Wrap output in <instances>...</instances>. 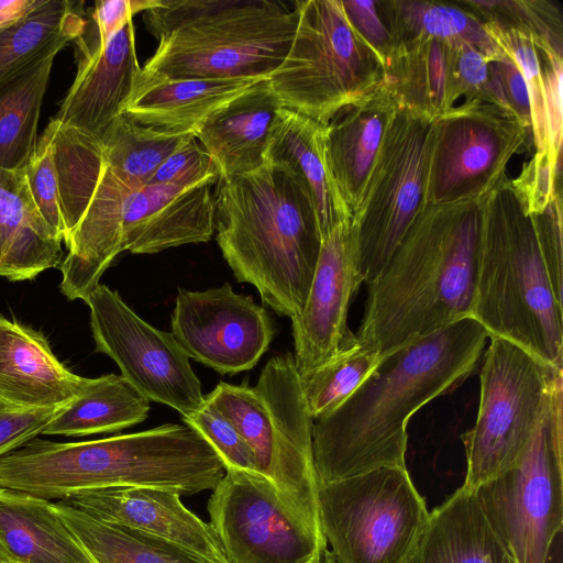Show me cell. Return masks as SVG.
I'll return each mask as SVG.
<instances>
[{
    "mask_svg": "<svg viewBox=\"0 0 563 563\" xmlns=\"http://www.w3.org/2000/svg\"><path fill=\"white\" fill-rule=\"evenodd\" d=\"M53 505L95 563H210L173 543L102 521L63 501Z\"/></svg>",
    "mask_w": 563,
    "mask_h": 563,
    "instance_id": "836d02e7",
    "label": "cell"
},
{
    "mask_svg": "<svg viewBox=\"0 0 563 563\" xmlns=\"http://www.w3.org/2000/svg\"><path fill=\"white\" fill-rule=\"evenodd\" d=\"M81 1L46 0L23 20L0 33V82L44 52L79 37L87 20Z\"/></svg>",
    "mask_w": 563,
    "mask_h": 563,
    "instance_id": "e575fe53",
    "label": "cell"
},
{
    "mask_svg": "<svg viewBox=\"0 0 563 563\" xmlns=\"http://www.w3.org/2000/svg\"><path fill=\"white\" fill-rule=\"evenodd\" d=\"M0 563H11V562H7V561H3V560H0Z\"/></svg>",
    "mask_w": 563,
    "mask_h": 563,
    "instance_id": "db71d44e",
    "label": "cell"
},
{
    "mask_svg": "<svg viewBox=\"0 0 563 563\" xmlns=\"http://www.w3.org/2000/svg\"><path fill=\"white\" fill-rule=\"evenodd\" d=\"M219 454L227 468L260 474L254 454L238 429L216 407L205 400L191 416L183 419Z\"/></svg>",
    "mask_w": 563,
    "mask_h": 563,
    "instance_id": "b9f144b4",
    "label": "cell"
},
{
    "mask_svg": "<svg viewBox=\"0 0 563 563\" xmlns=\"http://www.w3.org/2000/svg\"><path fill=\"white\" fill-rule=\"evenodd\" d=\"M207 509L231 563H320L327 550L323 533L261 474L227 468Z\"/></svg>",
    "mask_w": 563,
    "mask_h": 563,
    "instance_id": "9a60e30c",
    "label": "cell"
},
{
    "mask_svg": "<svg viewBox=\"0 0 563 563\" xmlns=\"http://www.w3.org/2000/svg\"><path fill=\"white\" fill-rule=\"evenodd\" d=\"M216 185V240L236 280L253 285L277 314L297 317L321 246L305 181L286 163L265 162Z\"/></svg>",
    "mask_w": 563,
    "mask_h": 563,
    "instance_id": "3957f363",
    "label": "cell"
},
{
    "mask_svg": "<svg viewBox=\"0 0 563 563\" xmlns=\"http://www.w3.org/2000/svg\"><path fill=\"white\" fill-rule=\"evenodd\" d=\"M350 222L339 223L321 234L307 300L301 312L291 319L292 355L300 377L330 360L354 336L347 328V312L363 278Z\"/></svg>",
    "mask_w": 563,
    "mask_h": 563,
    "instance_id": "ac0fdd59",
    "label": "cell"
},
{
    "mask_svg": "<svg viewBox=\"0 0 563 563\" xmlns=\"http://www.w3.org/2000/svg\"><path fill=\"white\" fill-rule=\"evenodd\" d=\"M298 19L282 64L267 77L280 108L327 125L380 85L383 59L350 23L341 0L295 1Z\"/></svg>",
    "mask_w": 563,
    "mask_h": 563,
    "instance_id": "ba28073f",
    "label": "cell"
},
{
    "mask_svg": "<svg viewBox=\"0 0 563 563\" xmlns=\"http://www.w3.org/2000/svg\"><path fill=\"white\" fill-rule=\"evenodd\" d=\"M62 242L41 216L24 169L0 167V276L30 280L59 266Z\"/></svg>",
    "mask_w": 563,
    "mask_h": 563,
    "instance_id": "484cf974",
    "label": "cell"
},
{
    "mask_svg": "<svg viewBox=\"0 0 563 563\" xmlns=\"http://www.w3.org/2000/svg\"><path fill=\"white\" fill-rule=\"evenodd\" d=\"M64 47H51L0 82V167L24 169L31 158L54 59Z\"/></svg>",
    "mask_w": 563,
    "mask_h": 563,
    "instance_id": "d6a6232c",
    "label": "cell"
},
{
    "mask_svg": "<svg viewBox=\"0 0 563 563\" xmlns=\"http://www.w3.org/2000/svg\"><path fill=\"white\" fill-rule=\"evenodd\" d=\"M560 168L555 167L547 152H536L521 168L511 184L531 214L545 211L560 194Z\"/></svg>",
    "mask_w": 563,
    "mask_h": 563,
    "instance_id": "f6af8a7d",
    "label": "cell"
},
{
    "mask_svg": "<svg viewBox=\"0 0 563 563\" xmlns=\"http://www.w3.org/2000/svg\"><path fill=\"white\" fill-rule=\"evenodd\" d=\"M451 79L455 100L461 97L478 99L509 111L493 62L477 48L466 44L452 45Z\"/></svg>",
    "mask_w": 563,
    "mask_h": 563,
    "instance_id": "ab89813d",
    "label": "cell"
},
{
    "mask_svg": "<svg viewBox=\"0 0 563 563\" xmlns=\"http://www.w3.org/2000/svg\"><path fill=\"white\" fill-rule=\"evenodd\" d=\"M51 121L67 247L59 288L68 300L85 301L123 252L124 217L137 187L106 166L95 139Z\"/></svg>",
    "mask_w": 563,
    "mask_h": 563,
    "instance_id": "9c48e42d",
    "label": "cell"
},
{
    "mask_svg": "<svg viewBox=\"0 0 563 563\" xmlns=\"http://www.w3.org/2000/svg\"><path fill=\"white\" fill-rule=\"evenodd\" d=\"M562 378L563 371L523 347L489 336L476 421L461 435L467 463L463 488L474 493L517 462Z\"/></svg>",
    "mask_w": 563,
    "mask_h": 563,
    "instance_id": "7c38bea8",
    "label": "cell"
},
{
    "mask_svg": "<svg viewBox=\"0 0 563 563\" xmlns=\"http://www.w3.org/2000/svg\"><path fill=\"white\" fill-rule=\"evenodd\" d=\"M324 130L323 124L279 108L269 128L265 150V162L286 163L305 181L317 210L321 234L352 218L327 162Z\"/></svg>",
    "mask_w": 563,
    "mask_h": 563,
    "instance_id": "83f0119b",
    "label": "cell"
},
{
    "mask_svg": "<svg viewBox=\"0 0 563 563\" xmlns=\"http://www.w3.org/2000/svg\"><path fill=\"white\" fill-rule=\"evenodd\" d=\"M46 0H0V33L23 20Z\"/></svg>",
    "mask_w": 563,
    "mask_h": 563,
    "instance_id": "f907efd6",
    "label": "cell"
},
{
    "mask_svg": "<svg viewBox=\"0 0 563 563\" xmlns=\"http://www.w3.org/2000/svg\"><path fill=\"white\" fill-rule=\"evenodd\" d=\"M376 3L391 47L439 40L450 45H471L489 62L503 54L484 23L459 2L379 0Z\"/></svg>",
    "mask_w": 563,
    "mask_h": 563,
    "instance_id": "4dcf8cb0",
    "label": "cell"
},
{
    "mask_svg": "<svg viewBox=\"0 0 563 563\" xmlns=\"http://www.w3.org/2000/svg\"><path fill=\"white\" fill-rule=\"evenodd\" d=\"M398 109L379 85L341 108L324 130L325 157L351 213L357 208L384 137Z\"/></svg>",
    "mask_w": 563,
    "mask_h": 563,
    "instance_id": "cb8c5ba5",
    "label": "cell"
},
{
    "mask_svg": "<svg viewBox=\"0 0 563 563\" xmlns=\"http://www.w3.org/2000/svg\"><path fill=\"white\" fill-rule=\"evenodd\" d=\"M540 52V51H539ZM541 62L543 69L548 123V148L552 163L560 168L562 148V58L547 56L542 52Z\"/></svg>",
    "mask_w": 563,
    "mask_h": 563,
    "instance_id": "bcb514c9",
    "label": "cell"
},
{
    "mask_svg": "<svg viewBox=\"0 0 563 563\" xmlns=\"http://www.w3.org/2000/svg\"><path fill=\"white\" fill-rule=\"evenodd\" d=\"M297 19L280 1L161 0L144 16L158 46L143 67L169 78H267Z\"/></svg>",
    "mask_w": 563,
    "mask_h": 563,
    "instance_id": "8992f818",
    "label": "cell"
},
{
    "mask_svg": "<svg viewBox=\"0 0 563 563\" xmlns=\"http://www.w3.org/2000/svg\"><path fill=\"white\" fill-rule=\"evenodd\" d=\"M85 302L96 351L111 357L145 398L170 407L183 419L203 405L200 380L170 332L147 323L106 285L99 284Z\"/></svg>",
    "mask_w": 563,
    "mask_h": 563,
    "instance_id": "2e32d148",
    "label": "cell"
},
{
    "mask_svg": "<svg viewBox=\"0 0 563 563\" xmlns=\"http://www.w3.org/2000/svg\"><path fill=\"white\" fill-rule=\"evenodd\" d=\"M194 136L146 126L120 113L96 141L106 166L128 184L141 187Z\"/></svg>",
    "mask_w": 563,
    "mask_h": 563,
    "instance_id": "d590c367",
    "label": "cell"
},
{
    "mask_svg": "<svg viewBox=\"0 0 563 563\" xmlns=\"http://www.w3.org/2000/svg\"><path fill=\"white\" fill-rule=\"evenodd\" d=\"M432 120L397 111L353 211L350 232L363 282L385 267L424 208L428 140Z\"/></svg>",
    "mask_w": 563,
    "mask_h": 563,
    "instance_id": "4fadbf2b",
    "label": "cell"
},
{
    "mask_svg": "<svg viewBox=\"0 0 563 563\" xmlns=\"http://www.w3.org/2000/svg\"><path fill=\"white\" fill-rule=\"evenodd\" d=\"M260 80L169 78L141 67L122 113L146 126L196 136L216 110Z\"/></svg>",
    "mask_w": 563,
    "mask_h": 563,
    "instance_id": "603a6c76",
    "label": "cell"
},
{
    "mask_svg": "<svg viewBox=\"0 0 563 563\" xmlns=\"http://www.w3.org/2000/svg\"><path fill=\"white\" fill-rule=\"evenodd\" d=\"M170 333L189 358L236 374L258 363L274 327L263 307L225 283L203 291L178 288Z\"/></svg>",
    "mask_w": 563,
    "mask_h": 563,
    "instance_id": "e0dca14e",
    "label": "cell"
},
{
    "mask_svg": "<svg viewBox=\"0 0 563 563\" xmlns=\"http://www.w3.org/2000/svg\"><path fill=\"white\" fill-rule=\"evenodd\" d=\"M0 560L95 563L53 503L7 487H0Z\"/></svg>",
    "mask_w": 563,
    "mask_h": 563,
    "instance_id": "4316f807",
    "label": "cell"
},
{
    "mask_svg": "<svg viewBox=\"0 0 563 563\" xmlns=\"http://www.w3.org/2000/svg\"><path fill=\"white\" fill-rule=\"evenodd\" d=\"M482 199L424 206L367 284L361 342L384 355L472 316Z\"/></svg>",
    "mask_w": 563,
    "mask_h": 563,
    "instance_id": "7a4b0ae2",
    "label": "cell"
},
{
    "mask_svg": "<svg viewBox=\"0 0 563 563\" xmlns=\"http://www.w3.org/2000/svg\"><path fill=\"white\" fill-rule=\"evenodd\" d=\"M342 5L352 26L384 63L385 56L391 48V40L380 18L376 1L344 0Z\"/></svg>",
    "mask_w": 563,
    "mask_h": 563,
    "instance_id": "c3c4849f",
    "label": "cell"
},
{
    "mask_svg": "<svg viewBox=\"0 0 563 563\" xmlns=\"http://www.w3.org/2000/svg\"><path fill=\"white\" fill-rule=\"evenodd\" d=\"M60 501L102 521L173 543L210 563H231L209 522L185 507L176 490L108 487L77 493Z\"/></svg>",
    "mask_w": 563,
    "mask_h": 563,
    "instance_id": "d6986e66",
    "label": "cell"
},
{
    "mask_svg": "<svg viewBox=\"0 0 563 563\" xmlns=\"http://www.w3.org/2000/svg\"><path fill=\"white\" fill-rule=\"evenodd\" d=\"M81 376L54 355L45 336L0 314V400L23 410H56L78 393Z\"/></svg>",
    "mask_w": 563,
    "mask_h": 563,
    "instance_id": "7402d4cb",
    "label": "cell"
},
{
    "mask_svg": "<svg viewBox=\"0 0 563 563\" xmlns=\"http://www.w3.org/2000/svg\"><path fill=\"white\" fill-rule=\"evenodd\" d=\"M482 22L514 30L532 40L547 56L562 58L563 16L560 7L549 0H462Z\"/></svg>",
    "mask_w": 563,
    "mask_h": 563,
    "instance_id": "74e56055",
    "label": "cell"
},
{
    "mask_svg": "<svg viewBox=\"0 0 563 563\" xmlns=\"http://www.w3.org/2000/svg\"><path fill=\"white\" fill-rule=\"evenodd\" d=\"M507 551L462 486L430 514L408 563H504Z\"/></svg>",
    "mask_w": 563,
    "mask_h": 563,
    "instance_id": "f1b7e54d",
    "label": "cell"
},
{
    "mask_svg": "<svg viewBox=\"0 0 563 563\" xmlns=\"http://www.w3.org/2000/svg\"><path fill=\"white\" fill-rule=\"evenodd\" d=\"M318 504L336 563H408L430 514L400 466L319 484Z\"/></svg>",
    "mask_w": 563,
    "mask_h": 563,
    "instance_id": "8fae6325",
    "label": "cell"
},
{
    "mask_svg": "<svg viewBox=\"0 0 563 563\" xmlns=\"http://www.w3.org/2000/svg\"><path fill=\"white\" fill-rule=\"evenodd\" d=\"M322 558H323V560L320 563H336L332 552L329 550L324 551Z\"/></svg>",
    "mask_w": 563,
    "mask_h": 563,
    "instance_id": "816d5d0a",
    "label": "cell"
},
{
    "mask_svg": "<svg viewBox=\"0 0 563 563\" xmlns=\"http://www.w3.org/2000/svg\"><path fill=\"white\" fill-rule=\"evenodd\" d=\"M504 563H516V562L514 561V559L507 552V554L505 556V560H504Z\"/></svg>",
    "mask_w": 563,
    "mask_h": 563,
    "instance_id": "f5cc1de1",
    "label": "cell"
},
{
    "mask_svg": "<svg viewBox=\"0 0 563 563\" xmlns=\"http://www.w3.org/2000/svg\"><path fill=\"white\" fill-rule=\"evenodd\" d=\"M32 198L47 224L63 239V219L54 158L53 123L49 120L37 139L35 150L25 168Z\"/></svg>",
    "mask_w": 563,
    "mask_h": 563,
    "instance_id": "60d3db41",
    "label": "cell"
},
{
    "mask_svg": "<svg viewBox=\"0 0 563 563\" xmlns=\"http://www.w3.org/2000/svg\"><path fill=\"white\" fill-rule=\"evenodd\" d=\"M140 69L130 21L102 49L77 62L75 80L53 119L98 140L122 113Z\"/></svg>",
    "mask_w": 563,
    "mask_h": 563,
    "instance_id": "44dd1931",
    "label": "cell"
},
{
    "mask_svg": "<svg viewBox=\"0 0 563 563\" xmlns=\"http://www.w3.org/2000/svg\"><path fill=\"white\" fill-rule=\"evenodd\" d=\"M161 0H106L96 1L91 22L85 29L76 44V60L80 62L102 49L132 16L141 11L157 7Z\"/></svg>",
    "mask_w": 563,
    "mask_h": 563,
    "instance_id": "7bdbcfd3",
    "label": "cell"
},
{
    "mask_svg": "<svg viewBox=\"0 0 563 563\" xmlns=\"http://www.w3.org/2000/svg\"><path fill=\"white\" fill-rule=\"evenodd\" d=\"M150 400L121 375L82 378L77 395L55 410L42 434L85 437L114 432L143 422Z\"/></svg>",
    "mask_w": 563,
    "mask_h": 563,
    "instance_id": "1f68e13d",
    "label": "cell"
},
{
    "mask_svg": "<svg viewBox=\"0 0 563 563\" xmlns=\"http://www.w3.org/2000/svg\"><path fill=\"white\" fill-rule=\"evenodd\" d=\"M562 303L544 260L538 216L526 210L505 175L482 199L471 318L488 338L511 341L563 371Z\"/></svg>",
    "mask_w": 563,
    "mask_h": 563,
    "instance_id": "5b68a950",
    "label": "cell"
},
{
    "mask_svg": "<svg viewBox=\"0 0 563 563\" xmlns=\"http://www.w3.org/2000/svg\"><path fill=\"white\" fill-rule=\"evenodd\" d=\"M382 357L378 349L361 342L354 334L330 360L300 377L313 421L350 397L376 368Z\"/></svg>",
    "mask_w": 563,
    "mask_h": 563,
    "instance_id": "8d00e7d4",
    "label": "cell"
},
{
    "mask_svg": "<svg viewBox=\"0 0 563 563\" xmlns=\"http://www.w3.org/2000/svg\"><path fill=\"white\" fill-rule=\"evenodd\" d=\"M224 473L219 454L186 423L84 442L34 438L0 456V487L47 500L120 486L190 496L212 490Z\"/></svg>",
    "mask_w": 563,
    "mask_h": 563,
    "instance_id": "277c9868",
    "label": "cell"
},
{
    "mask_svg": "<svg viewBox=\"0 0 563 563\" xmlns=\"http://www.w3.org/2000/svg\"><path fill=\"white\" fill-rule=\"evenodd\" d=\"M54 412L18 409L0 400V456L42 434Z\"/></svg>",
    "mask_w": 563,
    "mask_h": 563,
    "instance_id": "7dc6e473",
    "label": "cell"
},
{
    "mask_svg": "<svg viewBox=\"0 0 563 563\" xmlns=\"http://www.w3.org/2000/svg\"><path fill=\"white\" fill-rule=\"evenodd\" d=\"M205 400L238 429L254 454L258 473L290 509L322 532L312 453L314 421L292 353L273 356L254 387L220 382Z\"/></svg>",
    "mask_w": 563,
    "mask_h": 563,
    "instance_id": "52a82bcc",
    "label": "cell"
},
{
    "mask_svg": "<svg viewBox=\"0 0 563 563\" xmlns=\"http://www.w3.org/2000/svg\"><path fill=\"white\" fill-rule=\"evenodd\" d=\"M267 78L216 110L196 134L220 172L231 178L265 164L269 128L279 109Z\"/></svg>",
    "mask_w": 563,
    "mask_h": 563,
    "instance_id": "d4e9b609",
    "label": "cell"
},
{
    "mask_svg": "<svg viewBox=\"0 0 563 563\" xmlns=\"http://www.w3.org/2000/svg\"><path fill=\"white\" fill-rule=\"evenodd\" d=\"M214 181L195 186L144 185L134 189L123 223V251L155 254L208 242L216 225Z\"/></svg>",
    "mask_w": 563,
    "mask_h": 563,
    "instance_id": "ffe728a7",
    "label": "cell"
},
{
    "mask_svg": "<svg viewBox=\"0 0 563 563\" xmlns=\"http://www.w3.org/2000/svg\"><path fill=\"white\" fill-rule=\"evenodd\" d=\"M219 177L218 166L194 136L168 156L146 185L195 186L205 181L217 183Z\"/></svg>",
    "mask_w": 563,
    "mask_h": 563,
    "instance_id": "ee69618b",
    "label": "cell"
},
{
    "mask_svg": "<svg viewBox=\"0 0 563 563\" xmlns=\"http://www.w3.org/2000/svg\"><path fill=\"white\" fill-rule=\"evenodd\" d=\"M563 378L517 462L475 492L481 508L516 563H547L563 523Z\"/></svg>",
    "mask_w": 563,
    "mask_h": 563,
    "instance_id": "30bf717a",
    "label": "cell"
},
{
    "mask_svg": "<svg viewBox=\"0 0 563 563\" xmlns=\"http://www.w3.org/2000/svg\"><path fill=\"white\" fill-rule=\"evenodd\" d=\"M531 131L512 113L466 99L432 120L427 153L426 203L484 198L522 152Z\"/></svg>",
    "mask_w": 563,
    "mask_h": 563,
    "instance_id": "5bb4252c",
    "label": "cell"
},
{
    "mask_svg": "<svg viewBox=\"0 0 563 563\" xmlns=\"http://www.w3.org/2000/svg\"><path fill=\"white\" fill-rule=\"evenodd\" d=\"M487 339L468 317L384 354L350 397L313 422L318 484L406 467L409 419L473 372Z\"/></svg>",
    "mask_w": 563,
    "mask_h": 563,
    "instance_id": "6da1fadb",
    "label": "cell"
},
{
    "mask_svg": "<svg viewBox=\"0 0 563 563\" xmlns=\"http://www.w3.org/2000/svg\"><path fill=\"white\" fill-rule=\"evenodd\" d=\"M499 77L509 111L531 131V106L525 78L516 62L503 51L492 60Z\"/></svg>",
    "mask_w": 563,
    "mask_h": 563,
    "instance_id": "681fc988",
    "label": "cell"
},
{
    "mask_svg": "<svg viewBox=\"0 0 563 563\" xmlns=\"http://www.w3.org/2000/svg\"><path fill=\"white\" fill-rule=\"evenodd\" d=\"M483 23L497 45L516 62L525 78L531 106V134L536 152H547L548 123L541 54L530 37L514 30Z\"/></svg>",
    "mask_w": 563,
    "mask_h": 563,
    "instance_id": "f35d334b",
    "label": "cell"
},
{
    "mask_svg": "<svg viewBox=\"0 0 563 563\" xmlns=\"http://www.w3.org/2000/svg\"><path fill=\"white\" fill-rule=\"evenodd\" d=\"M452 45L426 40L391 47L380 86L399 111L433 120L456 102L451 79Z\"/></svg>",
    "mask_w": 563,
    "mask_h": 563,
    "instance_id": "f546056e",
    "label": "cell"
}]
</instances>
